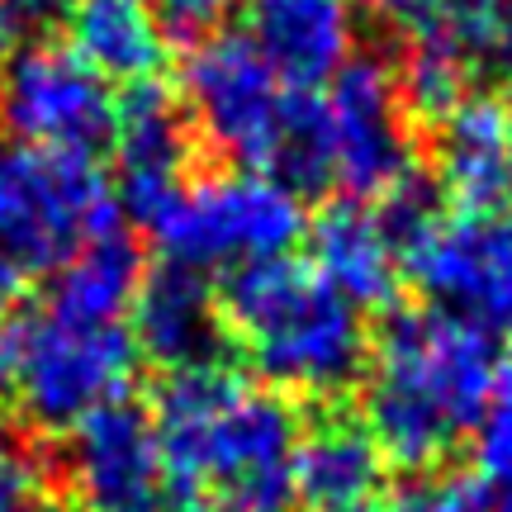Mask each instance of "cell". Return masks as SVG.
Returning a JSON list of instances; mask_svg holds the SVG:
<instances>
[{
    "mask_svg": "<svg viewBox=\"0 0 512 512\" xmlns=\"http://www.w3.org/2000/svg\"><path fill=\"white\" fill-rule=\"evenodd\" d=\"M152 432L162 451V494L214 512H290L299 418L275 389L200 361L166 370Z\"/></svg>",
    "mask_w": 512,
    "mask_h": 512,
    "instance_id": "cell-1",
    "label": "cell"
},
{
    "mask_svg": "<svg viewBox=\"0 0 512 512\" xmlns=\"http://www.w3.org/2000/svg\"><path fill=\"white\" fill-rule=\"evenodd\" d=\"M494 384V332L446 309H399L370 351L366 432L394 465H437L479 427Z\"/></svg>",
    "mask_w": 512,
    "mask_h": 512,
    "instance_id": "cell-2",
    "label": "cell"
},
{
    "mask_svg": "<svg viewBox=\"0 0 512 512\" xmlns=\"http://www.w3.org/2000/svg\"><path fill=\"white\" fill-rule=\"evenodd\" d=\"M219 332H228L247 366L275 389L337 394L366 366V318L332 290L313 261L271 256L242 266L214 294Z\"/></svg>",
    "mask_w": 512,
    "mask_h": 512,
    "instance_id": "cell-3",
    "label": "cell"
},
{
    "mask_svg": "<svg viewBox=\"0 0 512 512\" xmlns=\"http://www.w3.org/2000/svg\"><path fill=\"white\" fill-rule=\"evenodd\" d=\"M190 119L238 171L313 185V91H294L242 34H209L185 62Z\"/></svg>",
    "mask_w": 512,
    "mask_h": 512,
    "instance_id": "cell-4",
    "label": "cell"
},
{
    "mask_svg": "<svg viewBox=\"0 0 512 512\" xmlns=\"http://www.w3.org/2000/svg\"><path fill=\"white\" fill-rule=\"evenodd\" d=\"M119 233V195L81 152L0 138V280H43Z\"/></svg>",
    "mask_w": 512,
    "mask_h": 512,
    "instance_id": "cell-5",
    "label": "cell"
},
{
    "mask_svg": "<svg viewBox=\"0 0 512 512\" xmlns=\"http://www.w3.org/2000/svg\"><path fill=\"white\" fill-rule=\"evenodd\" d=\"M133 370L138 342L128 318H95L48 294L15 328L10 389L48 432H76L86 418L124 403Z\"/></svg>",
    "mask_w": 512,
    "mask_h": 512,
    "instance_id": "cell-6",
    "label": "cell"
},
{
    "mask_svg": "<svg viewBox=\"0 0 512 512\" xmlns=\"http://www.w3.org/2000/svg\"><path fill=\"white\" fill-rule=\"evenodd\" d=\"M147 228L157 238L162 266L233 275L256 261L290 256V247L304 238V204L280 176L219 171L185 181Z\"/></svg>",
    "mask_w": 512,
    "mask_h": 512,
    "instance_id": "cell-7",
    "label": "cell"
},
{
    "mask_svg": "<svg viewBox=\"0 0 512 512\" xmlns=\"http://www.w3.org/2000/svg\"><path fill=\"white\" fill-rule=\"evenodd\" d=\"M337 185L351 204H394L418 190L399 81L375 57H351L313 91V190Z\"/></svg>",
    "mask_w": 512,
    "mask_h": 512,
    "instance_id": "cell-8",
    "label": "cell"
},
{
    "mask_svg": "<svg viewBox=\"0 0 512 512\" xmlns=\"http://www.w3.org/2000/svg\"><path fill=\"white\" fill-rule=\"evenodd\" d=\"M394 214L403 223V266L432 309L484 332H512V204L437 214L408 190Z\"/></svg>",
    "mask_w": 512,
    "mask_h": 512,
    "instance_id": "cell-9",
    "label": "cell"
},
{
    "mask_svg": "<svg viewBox=\"0 0 512 512\" xmlns=\"http://www.w3.org/2000/svg\"><path fill=\"white\" fill-rule=\"evenodd\" d=\"M0 119L19 143L95 157L114 138L119 95L72 48L34 43L0 67Z\"/></svg>",
    "mask_w": 512,
    "mask_h": 512,
    "instance_id": "cell-10",
    "label": "cell"
},
{
    "mask_svg": "<svg viewBox=\"0 0 512 512\" xmlns=\"http://www.w3.org/2000/svg\"><path fill=\"white\" fill-rule=\"evenodd\" d=\"M72 489L86 512L162 508V451L152 418L114 403L72 432Z\"/></svg>",
    "mask_w": 512,
    "mask_h": 512,
    "instance_id": "cell-11",
    "label": "cell"
},
{
    "mask_svg": "<svg viewBox=\"0 0 512 512\" xmlns=\"http://www.w3.org/2000/svg\"><path fill=\"white\" fill-rule=\"evenodd\" d=\"M238 34L285 86L323 91L356 57V10L351 0H247Z\"/></svg>",
    "mask_w": 512,
    "mask_h": 512,
    "instance_id": "cell-12",
    "label": "cell"
},
{
    "mask_svg": "<svg viewBox=\"0 0 512 512\" xmlns=\"http://www.w3.org/2000/svg\"><path fill=\"white\" fill-rule=\"evenodd\" d=\"M114 195L128 204L143 223H152L166 209V200L181 190L185 162H190V133L181 110L157 86H138L119 100L114 124Z\"/></svg>",
    "mask_w": 512,
    "mask_h": 512,
    "instance_id": "cell-13",
    "label": "cell"
},
{
    "mask_svg": "<svg viewBox=\"0 0 512 512\" xmlns=\"http://www.w3.org/2000/svg\"><path fill=\"white\" fill-rule=\"evenodd\" d=\"M313 266L361 313L389 304L408 275L403 223L394 214V204H332L313 223Z\"/></svg>",
    "mask_w": 512,
    "mask_h": 512,
    "instance_id": "cell-14",
    "label": "cell"
},
{
    "mask_svg": "<svg viewBox=\"0 0 512 512\" xmlns=\"http://www.w3.org/2000/svg\"><path fill=\"white\" fill-rule=\"evenodd\" d=\"M437 176L456 209L512 204V133L508 105L465 91L437 119Z\"/></svg>",
    "mask_w": 512,
    "mask_h": 512,
    "instance_id": "cell-15",
    "label": "cell"
},
{
    "mask_svg": "<svg viewBox=\"0 0 512 512\" xmlns=\"http://www.w3.org/2000/svg\"><path fill=\"white\" fill-rule=\"evenodd\" d=\"M384 489V456L366 422L323 418L299 432L294 451V503L309 512H370Z\"/></svg>",
    "mask_w": 512,
    "mask_h": 512,
    "instance_id": "cell-16",
    "label": "cell"
},
{
    "mask_svg": "<svg viewBox=\"0 0 512 512\" xmlns=\"http://www.w3.org/2000/svg\"><path fill=\"white\" fill-rule=\"evenodd\" d=\"M62 15L72 34L67 48L110 86H157L166 62V24L152 0H67Z\"/></svg>",
    "mask_w": 512,
    "mask_h": 512,
    "instance_id": "cell-17",
    "label": "cell"
},
{
    "mask_svg": "<svg viewBox=\"0 0 512 512\" xmlns=\"http://www.w3.org/2000/svg\"><path fill=\"white\" fill-rule=\"evenodd\" d=\"M128 328H133L138 356H152L166 370H185L209 361V347L219 337V304L204 275L162 266L138 285Z\"/></svg>",
    "mask_w": 512,
    "mask_h": 512,
    "instance_id": "cell-18",
    "label": "cell"
},
{
    "mask_svg": "<svg viewBox=\"0 0 512 512\" xmlns=\"http://www.w3.org/2000/svg\"><path fill=\"white\" fill-rule=\"evenodd\" d=\"M375 10L408 57L475 72L479 57L503 38L508 0H375Z\"/></svg>",
    "mask_w": 512,
    "mask_h": 512,
    "instance_id": "cell-19",
    "label": "cell"
},
{
    "mask_svg": "<svg viewBox=\"0 0 512 512\" xmlns=\"http://www.w3.org/2000/svg\"><path fill=\"white\" fill-rule=\"evenodd\" d=\"M479 484L489 494V512H512V366L498 370L494 399L479 418Z\"/></svg>",
    "mask_w": 512,
    "mask_h": 512,
    "instance_id": "cell-20",
    "label": "cell"
},
{
    "mask_svg": "<svg viewBox=\"0 0 512 512\" xmlns=\"http://www.w3.org/2000/svg\"><path fill=\"white\" fill-rule=\"evenodd\" d=\"M48 479L29 446L0 441V512H43Z\"/></svg>",
    "mask_w": 512,
    "mask_h": 512,
    "instance_id": "cell-21",
    "label": "cell"
},
{
    "mask_svg": "<svg viewBox=\"0 0 512 512\" xmlns=\"http://www.w3.org/2000/svg\"><path fill=\"white\" fill-rule=\"evenodd\" d=\"M403 508L408 512H489V494L470 475H446L413 489V494H403Z\"/></svg>",
    "mask_w": 512,
    "mask_h": 512,
    "instance_id": "cell-22",
    "label": "cell"
},
{
    "mask_svg": "<svg viewBox=\"0 0 512 512\" xmlns=\"http://www.w3.org/2000/svg\"><path fill=\"white\" fill-rule=\"evenodd\" d=\"M62 10H67V0H0V34L19 38V34H29V29H43Z\"/></svg>",
    "mask_w": 512,
    "mask_h": 512,
    "instance_id": "cell-23",
    "label": "cell"
},
{
    "mask_svg": "<svg viewBox=\"0 0 512 512\" xmlns=\"http://www.w3.org/2000/svg\"><path fill=\"white\" fill-rule=\"evenodd\" d=\"M166 29H209L228 10V0H152Z\"/></svg>",
    "mask_w": 512,
    "mask_h": 512,
    "instance_id": "cell-24",
    "label": "cell"
},
{
    "mask_svg": "<svg viewBox=\"0 0 512 512\" xmlns=\"http://www.w3.org/2000/svg\"><path fill=\"white\" fill-rule=\"evenodd\" d=\"M10 361H15V323H10V313L0 304V399L10 389Z\"/></svg>",
    "mask_w": 512,
    "mask_h": 512,
    "instance_id": "cell-25",
    "label": "cell"
},
{
    "mask_svg": "<svg viewBox=\"0 0 512 512\" xmlns=\"http://www.w3.org/2000/svg\"><path fill=\"white\" fill-rule=\"evenodd\" d=\"M370 512H408V508H403V494H399V498H389V503H384V498H380V503H375V508H370Z\"/></svg>",
    "mask_w": 512,
    "mask_h": 512,
    "instance_id": "cell-26",
    "label": "cell"
},
{
    "mask_svg": "<svg viewBox=\"0 0 512 512\" xmlns=\"http://www.w3.org/2000/svg\"><path fill=\"white\" fill-rule=\"evenodd\" d=\"M503 43L512 48V0H508V15H503Z\"/></svg>",
    "mask_w": 512,
    "mask_h": 512,
    "instance_id": "cell-27",
    "label": "cell"
},
{
    "mask_svg": "<svg viewBox=\"0 0 512 512\" xmlns=\"http://www.w3.org/2000/svg\"><path fill=\"white\" fill-rule=\"evenodd\" d=\"M5 43H10V38H5V34H0V57H5Z\"/></svg>",
    "mask_w": 512,
    "mask_h": 512,
    "instance_id": "cell-28",
    "label": "cell"
},
{
    "mask_svg": "<svg viewBox=\"0 0 512 512\" xmlns=\"http://www.w3.org/2000/svg\"><path fill=\"white\" fill-rule=\"evenodd\" d=\"M508 133H512V105H508Z\"/></svg>",
    "mask_w": 512,
    "mask_h": 512,
    "instance_id": "cell-29",
    "label": "cell"
},
{
    "mask_svg": "<svg viewBox=\"0 0 512 512\" xmlns=\"http://www.w3.org/2000/svg\"><path fill=\"white\" fill-rule=\"evenodd\" d=\"M157 512H162V508H157Z\"/></svg>",
    "mask_w": 512,
    "mask_h": 512,
    "instance_id": "cell-30",
    "label": "cell"
}]
</instances>
